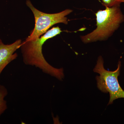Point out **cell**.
<instances>
[{"label":"cell","instance_id":"obj_9","mask_svg":"<svg viewBox=\"0 0 124 124\" xmlns=\"http://www.w3.org/2000/svg\"></svg>","mask_w":124,"mask_h":124},{"label":"cell","instance_id":"obj_3","mask_svg":"<svg viewBox=\"0 0 124 124\" xmlns=\"http://www.w3.org/2000/svg\"><path fill=\"white\" fill-rule=\"evenodd\" d=\"M101 56L99 57L93 71L99 74L96 77L98 88L102 93H109L110 100L108 105L113 103L116 99L124 98V91L118 80L120 75L121 62L119 61L117 69L114 71L106 70Z\"/></svg>","mask_w":124,"mask_h":124},{"label":"cell","instance_id":"obj_7","mask_svg":"<svg viewBox=\"0 0 124 124\" xmlns=\"http://www.w3.org/2000/svg\"><path fill=\"white\" fill-rule=\"evenodd\" d=\"M124 0H102V4L106 7L120 6Z\"/></svg>","mask_w":124,"mask_h":124},{"label":"cell","instance_id":"obj_4","mask_svg":"<svg viewBox=\"0 0 124 124\" xmlns=\"http://www.w3.org/2000/svg\"><path fill=\"white\" fill-rule=\"evenodd\" d=\"M26 4L32 11L35 19V27L25 40L26 41L40 38L54 24L59 23L67 24L68 21L66 16L72 12L71 9H67L57 13H45L35 8L29 0H27Z\"/></svg>","mask_w":124,"mask_h":124},{"label":"cell","instance_id":"obj_5","mask_svg":"<svg viewBox=\"0 0 124 124\" xmlns=\"http://www.w3.org/2000/svg\"><path fill=\"white\" fill-rule=\"evenodd\" d=\"M22 42L19 39L11 44H0V76L5 68L17 57V54L14 53L20 48Z\"/></svg>","mask_w":124,"mask_h":124},{"label":"cell","instance_id":"obj_8","mask_svg":"<svg viewBox=\"0 0 124 124\" xmlns=\"http://www.w3.org/2000/svg\"><path fill=\"white\" fill-rule=\"evenodd\" d=\"M2 43V41H1V40L0 39V44L1 43Z\"/></svg>","mask_w":124,"mask_h":124},{"label":"cell","instance_id":"obj_2","mask_svg":"<svg viewBox=\"0 0 124 124\" xmlns=\"http://www.w3.org/2000/svg\"><path fill=\"white\" fill-rule=\"evenodd\" d=\"M97 27L93 31L81 36L85 44L107 40L119 27L124 21V15L120 6L106 7L95 14Z\"/></svg>","mask_w":124,"mask_h":124},{"label":"cell","instance_id":"obj_6","mask_svg":"<svg viewBox=\"0 0 124 124\" xmlns=\"http://www.w3.org/2000/svg\"><path fill=\"white\" fill-rule=\"evenodd\" d=\"M8 94V90L4 85H0V116L7 110V101L5 98Z\"/></svg>","mask_w":124,"mask_h":124},{"label":"cell","instance_id":"obj_1","mask_svg":"<svg viewBox=\"0 0 124 124\" xmlns=\"http://www.w3.org/2000/svg\"><path fill=\"white\" fill-rule=\"evenodd\" d=\"M62 32L58 26L54 27L40 38L22 42L20 48L25 64L38 68L44 73L62 81L64 77L63 68H55L51 66L45 60L42 53V46L45 42Z\"/></svg>","mask_w":124,"mask_h":124}]
</instances>
